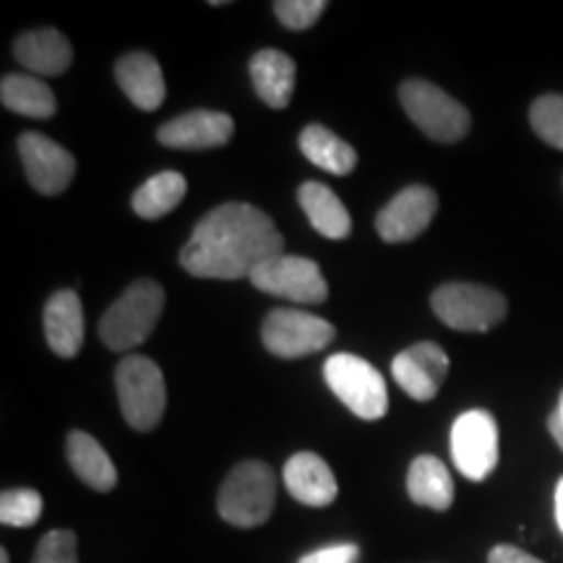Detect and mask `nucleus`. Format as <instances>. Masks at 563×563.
Segmentation results:
<instances>
[{"label":"nucleus","instance_id":"c756f323","mask_svg":"<svg viewBox=\"0 0 563 563\" xmlns=\"http://www.w3.org/2000/svg\"><path fill=\"white\" fill-rule=\"evenodd\" d=\"M357 555H361V548L355 543H340L302 555L298 563H355Z\"/></svg>","mask_w":563,"mask_h":563},{"label":"nucleus","instance_id":"7c9ffc66","mask_svg":"<svg viewBox=\"0 0 563 563\" xmlns=\"http://www.w3.org/2000/svg\"><path fill=\"white\" fill-rule=\"evenodd\" d=\"M488 563H543L534 555L525 553L522 548H514V545H496L488 553Z\"/></svg>","mask_w":563,"mask_h":563},{"label":"nucleus","instance_id":"1a4fd4ad","mask_svg":"<svg viewBox=\"0 0 563 563\" xmlns=\"http://www.w3.org/2000/svg\"><path fill=\"white\" fill-rule=\"evenodd\" d=\"M334 334V327L327 319L306 311H292V308L272 311L262 327L264 347L277 357L313 355L327 347Z\"/></svg>","mask_w":563,"mask_h":563},{"label":"nucleus","instance_id":"a878e982","mask_svg":"<svg viewBox=\"0 0 563 563\" xmlns=\"http://www.w3.org/2000/svg\"><path fill=\"white\" fill-rule=\"evenodd\" d=\"M530 125L545 144L563 150V95H543L532 102Z\"/></svg>","mask_w":563,"mask_h":563},{"label":"nucleus","instance_id":"2eb2a0df","mask_svg":"<svg viewBox=\"0 0 563 563\" xmlns=\"http://www.w3.org/2000/svg\"><path fill=\"white\" fill-rule=\"evenodd\" d=\"M285 485L295 501L313 506V509L334 504L336 493H340L332 467L313 452H298L287 460Z\"/></svg>","mask_w":563,"mask_h":563},{"label":"nucleus","instance_id":"4468645a","mask_svg":"<svg viewBox=\"0 0 563 563\" xmlns=\"http://www.w3.org/2000/svg\"><path fill=\"white\" fill-rule=\"evenodd\" d=\"M232 131H235V123L228 112L191 110L162 125L157 139L159 144L173 146V150H211V146L228 144Z\"/></svg>","mask_w":563,"mask_h":563},{"label":"nucleus","instance_id":"f8f14e48","mask_svg":"<svg viewBox=\"0 0 563 563\" xmlns=\"http://www.w3.org/2000/svg\"><path fill=\"white\" fill-rule=\"evenodd\" d=\"M19 154L24 162L26 180L42 196H55L66 191L68 183L76 175V159L68 150L55 144L53 139L42 136V133H21L19 136Z\"/></svg>","mask_w":563,"mask_h":563},{"label":"nucleus","instance_id":"9b49d317","mask_svg":"<svg viewBox=\"0 0 563 563\" xmlns=\"http://www.w3.org/2000/svg\"><path fill=\"white\" fill-rule=\"evenodd\" d=\"M439 211V196L428 186H407L378 211L376 230L386 243H410L428 230Z\"/></svg>","mask_w":563,"mask_h":563},{"label":"nucleus","instance_id":"4be33fe9","mask_svg":"<svg viewBox=\"0 0 563 563\" xmlns=\"http://www.w3.org/2000/svg\"><path fill=\"white\" fill-rule=\"evenodd\" d=\"M298 201L316 232H321L323 238H329V241H342V238L350 235V211L340 199H336V194L329 186L316 180L302 183L298 191Z\"/></svg>","mask_w":563,"mask_h":563},{"label":"nucleus","instance_id":"423d86ee","mask_svg":"<svg viewBox=\"0 0 563 563\" xmlns=\"http://www.w3.org/2000/svg\"><path fill=\"white\" fill-rule=\"evenodd\" d=\"M323 378L340 402L363 420H378L389 410V391L384 376L357 355H332L323 363Z\"/></svg>","mask_w":563,"mask_h":563},{"label":"nucleus","instance_id":"473e14b6","mask_svg":"<svg viewBox=\"0 0 563 563\" xmlns=\"http://www.w3.org/2000/svg\"><path fill=\"white\" fill-rule=\"evenodd\" d=\"M548 431H551L555 443L563 449V422L559 420V415L555 412H551V418H548Z\"/></svg>","mask_w":563,"mask_h":563},{"label":"nucleus","instance_id":"aec40b11","mask_svg":"<svg viewBox=\"0 0 563 563\" xmlns=\"http://www.w3.org/2000/svg\"><path fill=\"white\" fill-rule=\"evenodd\" d=\"M68 464L81 483H87L91 490L108 493L118 485V470L102 443L95 435L84 431H70L66 439Z\"/></svg>","mask_w":563,"mask_h":563},{"label":"nucleus","instance_id":"f704fd0d","mask_svg":"<svg viewBox=\"0 0 563 563\" xmlns=\"http://www.w3.org/2000/svg\"><path fill=\"white\" fill-rule=\"evenodd\" d=\"M9 561H11L9 551H5V548H0V563H9Z\"/></svg>","mask_w":563,"mask_h":563},{"label":"nucleus","instance_id":"f3484780","mask_svg":"<svg viewBox=\"0 0 563 563\" xmlns=\"http://www.w3.org/2000/svg\"><path fill=\"white\" fill-rule=\"evenodd\" d=\"M45 336L55 355L76 357L84 344V308L74 290L55 292L45 306Z\"/></svg>","mask_w":563,"mask_h":563},{"label":"nucleus","instance_id":"412c9836","mask_svg":"<svg viewBox=\"0 0 563 563\" xmlns=\"http://www.w3.org/2000/svg\"><path fill=\"white\" fill-rule=\"evenodd\" d=\"M295 60L279 51H258L251 58V79L256 95L274 110L287 108L295 89Z\"/></svg>","mask_w":563,"mask_h":563},{"label":"nucleus","instance_id":"39448f33","mask_svg":"<svg viewBox=\"0 0 563 563\" xmlns=\"http://www.w3.org/2000/svg\"><path fill=\"white\" fill-rule=\"evenodd\" d=\"M399 102L410 121L426 133L428 139L441 141V144H456L467 136L470 112L464 104L446 95L441 87L431 81L410 79L399 87Z\"/></svg>","mask_w":563,"mask_h":563},{"label":"nucleus","instance_id":"6ab92c4d","mask_svg":"<svg viewBox=\"0 0 563 563\" xmlns=\"http://www.w3.org/2000/svg\"><path fill=\"white\" fill-rule=\"evenodd\" d=\"M407 493L418 506L433 511H446L454 504V481L439 456H415L407 473Z\"/></svg>","mask_w":563,"mask_h":563},{"label":"nucleus","instance_id":"ddd939ff","mask_svg":"<svg viewBox=\"0 0 563 563\" xmlns=\"http://www.w3.org/2000/svg\"><path fill=\"white\" fill-rule=\"evenodd\" d=\"M391 376L412 399L428 402L449 376V355L435 342H418L394 357Z\"/></svg>","mask_w":563,"mask_h":563},{"label":"nucleus","instance_id":"dca6fc26","mask_svg":"<svg viewBox=\"0 0 563 563\" xmlns=\"http://www.w3.org/2000/svg\"><path fill=\"white\" fill-rule=\"evenodd\" d=\"M115 79L125 91V97L139 110L152 112L165 102V76L157 58L150 53H129L115 63Z\"/></svg>","mask_w":563,"mask_h":563},{"label":"nucleus","instance_id":"2f4dec72","mask_svg":"<svg viewBox=\"0 0 563 563\" xmlns=\"http://www.w3.org/2000/svg\"><path fill=\"white\" fill-rule=\"evenodd\" d=\"M555 525H559V530L563 534V477L555 485Z\"/></svg>","mask_w":563,"mask_h":563},{"label":"nucleus","instance_id":"72a5a7b5","mask_svg":"<svg viewBox=\"0 0 563 563\" xmlns=\"http://www.w3.org/2000/svg\"><path fill=\"white\" fill-rule=\"evenodd\" d=\"M555 415H559V420L563 422V391H561V399H559V407H555Z\"/></svg>","mask_w":563,"mask_h":563},{"label":"nucleus","instance_id":"5701e85b","mask_svg":"<svg viewBox=\"0 0 563 563\" xmlns=\"http://www.w3.org/2000/svg\"><path fill=\"white\" fill-rule=\"evenodd\" d=\"M300 152L313 162L321 170L332 175H350L357 165V154L347 141H342L334 131L323 129V125L313 123L308 129H302L300 139Z\"/></svg>","mask_w":563,"mask_h":563},{"label":"nucleus","instance_id":"20e7f679","mask_svg":"<svg viewBox=\"0 0 563 563\" xmlns=\"http://www.w3.org/2000/svg\"><path fill=\"white\" fill-rule=\"evenodd\" d=\"M118 399L123 418L133 431H152L165 415L167 389L159 365L144 355L123 357L115 371Z\"/></svg>","mask_w":563,"mask_h":563},{"label":"nucleus","instance_id":"b1692460","mask_svg":"<svg viewBox=\"0 0 563 563\" xmlns=\"http://www.w3.org/2000/svg\"><path fill=\"white\" fill-rule=\"evenodd\" d=\"M0 100L9 110L26 118H37V121L53 118L58 110L53 89L45 81L24 74H11L0 81Z\"/></svg>","mask_w":563,"mask_h":563},{"label":"nucleus","instance_id":"f03ea898","mask_svg":"<svg viewBox=\"0 0 563 563\" xmlns=\"http://www.w3.org/2000/svg\"><path fill=\"white\" fill-rule=\"evenodd\" d=\"M162 308H165V290L154 279H139L108 308L100 321V336L112 352H125L136 347L154 332Z\"/></svg>","mask_w":563,"mask_h":563},{"label":"nucleus","instance_id":"bb28decb","mask_svg":"<svg viewBox=\"0 0 563 563\" xmlns=\"http://www.w3.org/2000/svg\"><path fill=\"white\" fill-rule=\"evenodd\" d=\"M42 514V496L32 488L3 490L0 496V522L9 527H32L37 525Z\"/></svg>","mask_w":563,"mask_h":563},{"label":"nucleus","instance_id":"0eeeda50","mask_svg":"<svg viewBox=\"0 0 563 563\" xmlns=\"http://www.w3.org/2000/svg\"><path fill=\"white\" fill-rule=\"evenodd\" d=\"M431 306L433 313L456 332H488L509 311L501 292L473 282H446L433 292Z\"/></svg>","mask_w":563,"mask_h":563},{"label":"nucleus","instance_id":"9d476101","mask_svg":"<svg viewBox=\"0 0 563 563\" xmlns=\"http://www.w3.org/2000/svg\"><path fill=\"white\" fill-rule=\"evenodd\" d=\"M251 285L256 290L295 302H323L329 298V285L319 264L302 256H287V253L258 266L251 274Z\"/></svg>","mask_w":563,"mask_h":563},{"label":"nucleus","instance_id":"393cba45","mask_svg":"<svg viewBox=\"0 0 563 563\" xmlns=\"http://www.w3.org/2000/svg\"><path fill=\"white\" fill-rule=\"evenodd\" d=\"M186 191L188 183L180 173H157L133 194L131 207L141 220H159V217L170 214V211L186 199Z\"/></svg>","mask_w":563,"mask_h":563},{"label":"nucleus","instance_id":"f257e3e1","mask_svg":"<svg viewBox=\"0 0 563 563\" xmlns=\"http://www.w3.org/2000/svg\"><path fill=\"white\" fill-rule=\"evenodd\" d=\"M285 241L272 217L251 203L230 201L211 209L183 245L180 266L201 279H243L282 256Z\"/></svg>","mask_w":563,"mask_h":563},{"label":"nucleus","instance_id":"a211bd4d","mask_svg":"<svg viewBox=\"0 0 563 563\" xmlns=\"http://www.w3.org/2000/svg\"><path fill=\"white\" fill-rule=\"evenodd\" d=\"M13 53H16L21 66L42 76L66 74L70 60H74V51L58 30H34L21 34L13 45Z\"/></svg>","mask_w":563,"mask_h":563},{"label":"nucleus","instance_id":"6e6552de","mask_svg":"<svg viewBox=\"0 0 563 563\" xmlns=\"http://www.w3.org/2000/svg\"><path fill=\"white\" fill-rule=\"evenodd\" d=\"M452 460L467 481L481 483L498 464V426L485 410L460 415L452 426Z\"/></svg>","mask_w":563,"mask_h":563},{"label":"nucleus","instance_id":"c85d7f7f","mask_svg":"<svg viewBox=\"0 0 563 563\" xmlns=\"http://www.w3.org/2000/svg\"><path fill=\"white\" fill-rule=\"evenodd\" d=\"M32 563H79L76 555V534L70 530H53L40 540Z\"/></svg>","mask_w":563,"mask_h":563},{"label":"nucleus","instance_id":"7ed1b4c3","mask_svg":"<svg viewBox=\"0 0 563 563\" xmlns=\"http://www.w3.org/2000/svg\"><path fill=\"white\" fill-rule=\"evenodd\" d=\"M277 498V477L266 462L249 460L232 467L224 477L217 509L224 522L235 527H258L272 517Z\"/></svg>","mask_w":563,"mask_h":563},{"label":"nucleus","instance_id":"cd10ccee","mask_svg":"<svg viewBox=\"0 0 563 563\" xmlns=\"http://www.w3.org/2000/svg\"><path fill=\"white\" fill-rule=\"evenodd\" d=\"M323 11H327L323 0H277L274 3L277 19L292 32H302L313 26Z\"/></svg>","mask_w":563,"mask_h":563}]
</instances>
